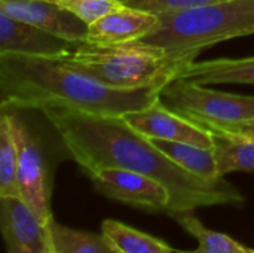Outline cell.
<instances>
[{"mask_svg":"<svg viewBox=\"0 0 254 253\" xmlns=\"http://www.w3.org/2000/svg\"><path fill=\"white\" fill-rule=\"evenodd\" d=\"M189 234L198 240V249L192 252L180 253H253L252 249L235 242L232 237L223 233L213 231L202 225V222L192 213H179L173 216Z\"/></svg>","mask_w":254,"mask_h":253,"instance_id":"18","label":"cell"},{"mask_svg":"<svg viewBox=\"0 0 254 253\" xmlns=\"http://www.w3.org/2000/svg\"><path fill=\"white\" fill-rule=\"evenodd\" d=\"M177 79H188L201 85L217 84H249L254 85V57L216 58L193 61L179 75Z\"/></svg>","mask_w":254,"mask_h":253,"instance_id":"13","label":"cell"},{"mask_svg":"<svg viewBox=\"0 0 254 253\" xmlns=\"http://www.w3.org/2000/svg\"><path fill=\"white\" fill-rule=\"evenodd\" d=\"M63 58L74 69L118 89L162 88L196 60L167 55L164 49L141 40L119 45L82 42Z\"/></svg>","mask_w":254,"mask_h":253,"instance_id":"3","label":"cell"},{"mask_svg":"<svg viewBox=\"0 0 254 253\" xmlns=\"http://www.w3.org/2000/svg\"><path fill=\"white\" fill-rule=\"evenodd\" d=\"M210 131L220 177L235 171H254V139L220 130Z\"/></svg>","mask_w":254,"mask_h":253,"instance_id":"14","label":"cell"},{"mask_svg":"<svg viewBox=\"0 0 254 253\" xmlns=\"http://www.w3.org/2000/svg\"><path fill=\"white\" fill-rule=\"evenodd\" d=\"M159 98L171 110L205 128L254 119V95L219 91L188 79L168 82L161 89Z\"/></svg>","mask_w":254,"mask_h":253,"instance_id":"6","label":"cell"},{"mask_svg":"<svg viewBox=\"0 0 254 253\" xmlns=\"http://www.w3.org/2000/svg\"><path fill=\"white\" fill-rule=\"evenodd\" d=\"M21 197L18 185V152L9 124L0 115V198Z\"/></svg>","mask_w":254,"mask_h":253,"instance_id":"19","label":"cell"},{"mask_svg":"<svg viewBox=\"0 0 254 253\" xmlns=\"http://www.w3.org/2000/svg\"><path fill=\"white\" fill-rule=\"evenodd\" d=\"M0 227L7 253L51 251L49 224H43L21 197L0 198Z\"/></svg>","mask_w":254,"mask_h":253,"instance_id":"9","label":"cell"},{"mask_svg":"<svg viewBox=\"0 0 254 253\" xmlns=\"http://www.w3.org/2000/svg\"><path fill=\"white\" fill-rule=\"evenodd\" d=\"M51 251L57 253H116L103 234H94L49 222Z\"/></svg>","mask_w":254,"mask_h":253,"instance_id":"17","label":"cell"},{"mask_svg":"<svg viewBox=\"0 0 254 253\" xmlns=\"http://www.w3.org/2000/svg\"><path fill=\"white\" fill-rule=\"evenodd\" d=\"M207 130H220V131L235 133V134H241V136H246V137H252V139H254V119H252V121H246V122H241V124L214 127V128H207Z\"/></svg>","mask_w":254,"mask_h":253,"instance_id":"22","label":"cell"},{"mask_svg":"<svg viewBox=\"0 0 254 253\" xmlns=\"http://www.w3.org/2000/svg\"><path fill=\"white\" fill-rule=\"evenodd\" d=\"M158 16V27L140 40L171 57L196 58L219 42L253 34L254 0H223Z\"/></svg>","mask_w":254,"mask_h":253,"instance_id":"4","label":"cell"},{"mask_svg":"<svg viewBox=\"0 0 254 253\" xmlns=\"http://www.w3.org/2000/svg\"><path fill=\"white\" fill-rule=\"evenodd\" d=\"M18 152V185L21 198L31 207L43 224L54 221L51 198L54 171L58 157L28 119L27 109L0 107Z\"/></svg>","mask_w":254,"mask_h":253,"instance_id":"5","label":"cell"},{"mask_svg":"<svg viewBox=\"0 0 254 253\" xmlns=\"http://www.w3.org/2000/svg\"><path fill=\"white\" fill-rule=\"evenodd\" d=\"M77 45L0 12V54L65 57Z\"/></svg>","mask_w":254,"mask_h":253,"instance_id":"11","label":"cell"},{"mask_svg":"<svg viewBox=\"0 0 254 253\" xmlns=\"http://www.w3.org/2000/svg\"><path fill=\"white\" fill-rule=\"evenodd\" d=\"M61 137L68 158L89 176L107 169L131 170L164 183L173 195V215L199 207L237 206L244 195L225 177H198L159 151L155 143L129 127L122 116L95 115L68 107L39 110Z\"/></svg>","mask_w":254,"mask_h":253,"instance_id":"1","label":"cell"},{"mask_svg":"<svg viewBox=\"0 0 254 253\" xmlns=\"http://www.w3.org/2000/svg\"><path fill=\"white\" fill-rule=\"evenodd\" d=\"M159 24V16L146 10L122 6L88 25V39L95 45H119L146 37Z\"/></svg>","mask_w":254,"mask_h":253,"instance_id":"12","label":"cell"},{"mask_svg":"<svg viewBox=\"0 0 254 253\" xmlns=\"http://www.w3.org/2000/svg\"><path fill=\"white\" fill-rule=\"evenodd\" d=\"M155 146L162 151L168 158H171L176 164H179L186 171L207 179V180H219L222 179L217 173V164L214 158L213 148H201L182 142H170L161 139H150Z\"/></svg>","mask_w":254,"mask_h":253,"instance_id":"15","label":"cell"},{"mask_svg":"<svg viewBox=\"0 0 254 253\" xmlns=\"http://www.w3.org/2000/svg\"><path fill=\"white\" fill-rule=\"evenodd\" d=\"M45 1H51L74 13L76 16L83 19L88 25L97 21L98 18H101L103 15L125 6L121 0H45Z\"/></svg>","mask_w":254,"mask_h":253,"instance_id":"20","label":"cell"},{"mask_svg":"<svg viewBox=\"0 0 254 253\" xmlns=\"http://www.w3.org/2000/svg\"><path fill=\"white\" fill-rule=\"evenodd\" d=\"M162 88L118 89L74 69L63 57L0 54V107H68L122 116L152 104Z\"/></svg>","mask_w":254,"mask_h":253,"instance_id":"2","label":"cell"},{"mask_svg":"<svg viewBox=\"0 0 254 253\" xmlns=\"http://www.w3.org/2000/svg\"><path fill=\"white\" fill-rule=\"evenodd\" d=\"M253 34H254V31H253Z\"/></svg>","mask_w":254,"mask_h":253,"instance_id":"24","label":"cell"},{"mask_svg":"<svg viewBox=\"0 0 254 253\" xmlns=\"http://www.w3.org/2000/svg\"><path fill=\"white\" fill-rule=\"evenodd\" d=\"M101 234L116 253H174L165 242L115 219L101 222Z\"/></svg>","mask_w":254,"mask_h":253,"instance_id":"16","label":"cell"},{"mask_svg":"<svg viewBox=\"0 0 254 253\" xmlns=\"http://www.w3.org/2000/svg\"><path fill=\"white\" fill-rule=\"evenodd\" d=\"M253 253H254V251H253Z\"/></svg>","mask_w":254,"mask_h":253,"instance_id":"25","label":"cell"},{"mask_svg":"<svg viewBox=\"0 0 254 253\" xmlns=\"http://www.w3.org/2000/svg\"><path fill=\"white\" fill-rule=\"evenodd\" d=\"M121 1L134 9L146 10L155 15H164V13L189 10V9L219 3L223 0H121Z\"/></svg>","mask_w":254,"mask_h":253,"instance_id":"21","label":"cell"},{"mask_svg":"<svg viewBox=\"0 0 254 253\" xmlns=\"http://www.w3.org/2000/svg\"><path fill=\"white\" fill-rule=\"evenodd\" d=\"M46 253H57V252H54V251H48Z\"/></svg>","mask_w":254,"mask_h":253,"instance_id":"23","label":"cell"},{"mask_svg":"<svg viewBox=\"0 0 254 253\" xmlns=\"http://www.w3.org/2000/svg\"><path fill=\"white\" fill-rule=\"evenodd\" d=\"M88 177L94 189L106 198L144 212L173 215V195L156 179L116 167L100 169Z\"/></svg>","mask_w":254,"mask_h":253,"instance_id":"7","label":"cell"},{"mask_svg":"<svg viewBox=\"0 0 254 253\" xmlns=\"http://www.w3.org/2000/svg\"><path fill=\"white\" fill-rule=\"evenodd\" d=\"M0 12L79 45L88 39V24L74 13L45 0H0Z\"/></svg>","mask_w":254,"mask_h":253,"instance_id":"10","label":"cell"},{"mask_svg":"<svg viewBox=\"0 0 254 253\" xmlns=\"http://www.w3.org/2000/svg\"><path fill=\"white\" fill-rule=\"evenodd\" d=\"M125 122L147 139L182 142L201 148H213V134L201 124L167 107L159 95L147 107L122 115Z\"/></svg>","mask_w":254,"mask_h":253,"instance_id":"8","label":"cell"}]
</instances>
